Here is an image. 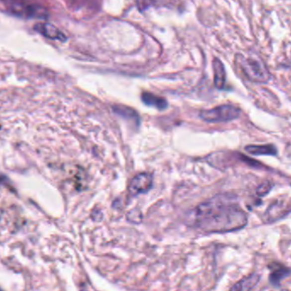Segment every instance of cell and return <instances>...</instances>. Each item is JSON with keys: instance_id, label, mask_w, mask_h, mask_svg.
I'll return each instance as SVG.
<instances>
[{"instance_id": "6da1fadb", "label": "cell", "mask_w": 291, "mask_h": 291, "mask_svg": "<svg viewBox=\"0 0 291 291\" xmlns=\"http://www.w3.org/2000/svg\"><path fill=\"white\" fill-rule=\"evenodd\" d=\"M197 228L207 233H224L244 228L248 221L246 213L237 198L230 195H217L197 206L194 213Z\"/></svg>"}, {"instance_id": "7a4b0ae2", "label": "cell", "mask_w": 291, "mask_h": 291, "mask_svg": "<svg viewBox=\"0 0 291 291\" xmlns=\"http://www.w3.org/2000/svg\"><path fill=\"white\" fill-rule=\"evenodd\" d=\"M235 62L244 76L251 82L265 84L270 80V73L264 62L258 56L250 55L246 57L242 54H237Z\"/></svg>"}, {"instance_id": "3957f363", "label": "cell", "mask_w": 291, "mask_h": 291, "mask_svg": "<svg viewBox=\"0 0 291 291\" xmlns=\"http://www.w3.org/2000/svg\"><path fill=\"white\" fill-rule=\"evenodd\" d=\"M241 111L231 104H223L210 110H203L200 112V117L204 122L210 123L227 122L237 119L240 116Z\"/></svg>"}, {"instance_id": "277c9868", "label": "cell", "mask_w": 291, "mask_h": 291, "mask_svg": "<svg viewBox=\"0 0 291 291\" xmlns=\"http://www.w3.org/2000/svg\"><path fill=\"white\" fill-rule=\"evenodd\" d=\"M8 5L15 14L25 17L45 18L46 12L44 9L31 3L26 0H7Z\"/></svg>"}, {"instance_id": "5b68a950", "label": "cell", "mask_w": 291, "mask_h": 291, "mask_svg": "<svg viewBox=\"0 0 291 291\" xmlns=\"http://www.w3.org/2000/svg\"><path fill=\"white\" fill-rule=\"evenodd\" d=\"M153 186V175L148 172H142L135 176L129 185L130 196L147 193Z\"/></svg>"}, {"instance_id": "8992f818", "label": "cell", "mask_w": 291, "mask_h": 291, "mask_svg": "<svg viewBox=\"0 0 291 291\" xmlns=\"http://www.w3.org/2000/svg\"><path fill=\"white\" fill-rule=\"evenodd\" d=\"M291 211V207H289L286 202H276L269 206L265 214V218L268 222H274L285 217Z\"/></svg>"}, {"instance_id": "52a82bcc", "label": "cell", "mask_w": 291, "mask_h": 291, "mask_svg": "<svg viewBox=\"0 0 291 291\" xmlns=\"http://www.w3.org/2000/svg\"><path fill=\"white\" fill-rule=\"evenodd\" d=\"M34 30L48 39L60 40V41H65L67 39L66 36H65L64 33H62V31H60L52 24L47 23V22H40V23L36 24L34 26Z\"/></svg>"}, {"instance_id": "ba28073f", "label": "cell", "mask_w": 291, "mask_h": 291, "mask_svg": "<svg viewBox=\"0 0 291 291\" xmlns=\"http://www.w3.org/2000/svg\"><path fill=\"white\" fill-rule=\"evenodd\" d=\"M214 69V83L218 89L222 90L226 84V70L221 60L215 58L213 60Z\"/></svg>"}, {"instance_id": "9c48e42d", "label": "cell", "mask_w": 291, "mask_h": 291, "mask_svg": "<svg viewBox=\"0 0 291 291\" xmlns=\"http://www.w3.org/2000/svg\"><path fill=\"white\" fill-rule=\"evenodd\" d=\"M291 274V268L282 266V265H277L276 268L271 271L269 275V281L273 286L275 287H279L280 283L285 278L289 277Z\"/></svg>"}, {"instance_id": "30bf717a", "label": "cell", "mask_w": 291, "mask_h": 291, "mask_svg": "<svg viewBox=\"0 0 291 291\" xmlns=\"http://www.w3.org/2000/svg\"><path fill=\"white\" fill-rule=\"evenodd\" d=\"M141 100L148 106L156 108L158 110H165L167 108V101L165 98L150 93V92H143L141 95Z\"/></svg>"}, {"instance_id": "8fae6325", "label": "cell", "mask_w": 291, "mask_h": 291, "mask_svg": "<svg viewBox=\"0 0 291 291\" xmlns=\"http://www.w3.org/2000/svg\"><path fill=\"white\" fill-rule=\"evenodd\" d=\"M261 280V276L258 274H252L245 277L235 286L231 288L232 291H250L256 287Z\"/></svg>"}, {"instance_id": "7c38bea8", "label": "cell", "mask_w": 291, "mask_h": 291, "mask_svg": "<svg viewBox=\"0 0 291 291\" xmlns=\"http://www.w3.org/2000/svg\"><path fill=\"white\" fill-rule=\"evenodd\" d=\"M245 150L253 155H276L278 149L274 145H262V146H248Z\"/></svg>"}, {"instance_id": "4fadbf2b", "label": "cell", "mask_w": 291, "mask_h": 291, "mask_svg": "<svg viewBox=\"0 0 291 291\" xmlns=\"http://www.w3.org/2000/svg\"><path fill=\"white\" fill-rule=\"evenodd\" d=\"M114 111L116 113L120 115V116L126 117V118H130V119L138 120V116L137 114L135 113V111L130 108L126 107V106H122V105H117L114 106Z\"/></svg>"}, {"instance_id": "5bb4252c", "label": "cell", "mask_w": 291, "mask_h": 291, "mask_svg": "<svg viewBox=\"0 0 291 291\" xmlns=\"http://www.w3.org/2000/svg\"><path fill=\"white\" fill-rule=\"evenodd\" d=\"M272 188H273V184L271 182H264L259 185L256 190V194L260 197H263L270 192Z\"/></svg>"}, {"instance_id": "9a60e30c", "label": "cell", "mask_w": 291, "mask_h": 291, "mask_svg": "<svg viewBox=\"0 0 291 291\" xmlns=\"http://www.w3.org/2000/svg\"><path fill=\"white\" fill-rule=\"evenodd\" d=\"M153 1L154 0H136V3L138 6V9L141 11H144L153 4Z\"/></svg>"}]
</instances>
